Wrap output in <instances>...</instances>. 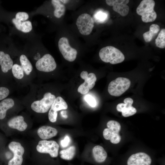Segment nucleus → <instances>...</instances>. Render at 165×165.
<instances>
[{
	"instance_id": "nucleus-1",
	"label": "nucleus",
	"mask_w": 165,
	"mask_h": 165,
	"mask_svg": "<svg viewBox=\"0 0 165 165\" xmlns=\"http://www.w3.org/2000/svg\"><path fill=\"white\" fill-rule=\"evenodd\" d=\"M101 60L105 63L116 64L123 62L125 57L119 49L112 46H108L101 49L99 52Z\"/></svg>"
},
{
	"instance_id": "nucleus-2",
	"label": "nucleus",
	"mask_w": 165,
	"mask_h": 165,
	"mask_svg": "<svg viewBox=\"0 0 165 165\" xmlns=\"http://www.w3.org/2000/svg\"><path fill=\"white\" fill-rule=\"evenodd\" d=\"M155 2L153 0H142L136 9L137 14L141 16L142 21L152 22L156 18L157 14L154 10Z\"/></svg>"
},
{
	"instance_id": "nucleus-3",
	"label": "nucleus",
	"mask_w": 165,
	"mask_h": 165,
	"mask_svg": "<svg viewBox=\"0 0 165 165\" xmlns=\"http://www.w3.org/2000/svg\"><path fill=\"white\" fill-rule=\"evenodd\" d=\"M131 84L128 79L119 77L111 82L108 87V91L111 95L118 97L125 92L129 88Z\"/></svg>"
},
{
	"instance_id": "nucleus-4",
	"label": "nucleus",
	"mask_w": 165,
	"mask_h": 165,
	"mask_svg": "<svg viewBox=\"0 0 165 165\" xmlns=\"http://www.w3.org/2000/svg\"><path fill=\"white\" fill-rule=\"evenodd\" d=\"M107 126L108 128H105L103 133L104 138L110 140L114 144L119 143L121 139L119 134L121 129L120 123L116 121L111 120L108 122Z\"/></svg>"
},
{
	"instance_id": "nucleus-5",
	"label": "nucleus",
	"mask_w": 165,
	"mask_h": 165,
	"mask_svg": "<svg viewBox=\"0 0 165 165\" xmlns=\"http://www.w3.org/2000/svg\"><path fill=\"white\" fill-rule=\"evenodd\" d=\"M56 98L55 96L51 93L46 92L41 100L33 102L31 105V108L37 113L46 112L50 108Z\"/></svg>"
},
{
	"instance_id": "nucleus-6",
	"label": "nucleus",
	"mask_w": 165,
	"mask_h": 165,
	"mask_svg": "<svg viewBox=\"0 0 165 165\" xmlns=\"http://www.w3.org/2000/svg\"><path fill=\"white\" fill-rule=\"evenodd\" d=\"M93 18L86 13L80 15L77 19L76 24L79 32L82 35H87L91 32L94 27Z\"/></svg>"
},
{
	"instance_id": "nucleus-7",
	"label": "nucleus",
	"mask_w": 165,
	"mask_h": 165,
	"mask_svg": "<svg viewBox=\"0 0 165 165\" xmlns=\"http://www.w3.org/2000/svg\"><path fill=\"white\" fill-rule=\"evenodd\" d=\"M59 146L54 141L41 140L39 141L36 146L37 151L41 153H48L52 158L58 156Z\"/></svg>"
},
{
	"instance_id": "nucleus-8",
	"label": "nucleus",
	"mask_w": 165,
	"mask_h": 165,
	"mask_svg": "<svg viewBox=\"0 0 165 165\" xmlns=\"http://www.w3.org/2000/svg\"><path fill=\"white\" fill-rule=\"evenodd\" d=\"M58 46L60 52L65 60L70 62L75 60L77 51L75 49L71 46L67 38H61L58 42Z\"/></svg>"
},
{
	"instance_id": "nucleus-9",
	"label": "nucleus",
	"mask_w": 165,
	"mask_h": 165,
	"mask_svg": "<svg viewBox=\"0 0 165 165\" xmlns=\"http://www.w3.org/2000/svg\"><path fill=\"white\" fill-rule=\"evenodd\" d=\"M8 148L13 153L14 156L8 162V165H21L24 152V147L19 142L12 141L9 144Z\"/></svg>"
},
{
	"instance_id": "nucleus-10",
	"label": "nucleus",
	"mask_w": 165,
	"mask_h": 165,
	"mask_svg": "<svg viewBox=\"0 0 165 165\" xmlns=\"http://www.w3.org/2000/svg\"><path fill=\"white\" fill-rule=\"evenodd\" d=\"M80 76L85 81L79 86L77 90L81 94H85L94 87L97 78L94 73H90L88 74V72L86 71L82 72Z\"/></svg>"
},
{
	"instance_id": "nucleus-11",
	"label": "nucleus",
	"mask_w": 165,
	"mask_h": 165,
	"mask_svg": "<svg viewBox=\"0 0 165 165\" xmlns=\"http://www.w3.org/2000/svg\"><path fill=\"white\" fill-rule=\"evenodd\" d=\"M35 66L38 70L47 72L54 71L57 64L53 57L50 54H46L38 60Z\"/></svg>"
},
{
	"instance_id": "nucleus-12",
	"label": "nucleus",
	"mask_w": 165,
	"mask_h": 165,
	"mask_svg": "<svg viewBox=\"0 0 165 165\" xmlns=\"http://www.w3.org/2000/svg\"><path fill=\"white\" fill-rule=\"evenodd\" d=\"M68 108L67 103L61 97H56L48 113V118L51 122L54 123L57 120V112Z\"/></svg>"
},
{
	"instance_id": "nucleus-13",
	"label": "nucleus",
	"mask_w": 165,
	"mask_h": 165,
	"mask_svg": "<svg viewBox=\"0 0 165 165\" xmlns=\"http://www.w3.org/2000/svg\"><path fill=\"white\" fill-rule=\"evenodd\" d=\"M105 2L108 5L113 6L114 11L121 16H125L128 13L129 8L127 4L129 2V0H106Z\"/></svg>"
},
{
	"instance_id": "nucleus-14",
	"label": "nucleus",
	"mask_w": 165,
	"mask_h": 165,
	"mask_svg": "<svg viewBox=\"0 0 165 165\" xmlns=\"http://www.w3.org/2000/svg\"><path fill=\"white\" fill-rule=\"evenodd\" d=\"M152 162L150 157L146 153L139 152L133 154L128 158L127 165H150Z\"/></svg>"
},
{
	"instance_id": "nucleus-15",
	"label": "nucleus",
	"mask_w": 165,
	"mask_h": 165,
	"mask_svg": "<svg viewBox=\"0 0 165 165\" xmlns=\"http://www.w3.org/2000/svg\"><path fill=\"white\" fill-rule=\"evenodd\" d=\"M7 125L9 127L20 131L25 130L28 127L24 117L21 116H16L11 118L7 122Z\"/></svg>"
},
{
	"instance_id": "nucleus-16",
	"label": "nucleus",
	"mask_w": 165,
	"mask_h": 165,
	"mask_svg": "<svg viewBox=\"0 0 165 165\" xmlns=\"http://www.w3.org/2000/svg\"><path fill=\"white\" fill-rule=\"evenodd\" d=\"M57 133V130L56 128L48 126L41 127L37 130L38 136L44 140L55 137Z\"/></svg>"
},
{
	"instance_id": "nucleus-17",
	"label": "nucleus",
	"mask_w": 165,
	"mask_h": 165,
	"mask_svg": "<svg viewBox=\"0 0 165 165\" xmlns=\"http://www.w3.org/2000/svg\"><path fill=\"white\" fill-rule=\"evenodd\" d=\"M93 157L94 161L98 163H101L105 160L107 154L103 148L100 145L95 146L92 149Z\"/></svg>"
},
{
	"instance_id": "nucleus-18",
	"label": "nucleus",
	"mask_w": 165,
	"mask_h": 165,
	"mask_svg": "<svg viewBox=\"0 0 165 165\" xmlns=\"http://www.w3.org/2000/svg\"><path fill=\"white\" fill-rule=\"evenodd\" d=\"M0 65L3 72L6 73L11 69L13 65V62L9 55L0 51Z\"/></svg>"
},
{
	"instance_id": "nucleus-19",
	"label": "nucleus",
	"mask_w": 165,
	"mask_h": 165,
	"mask_svg": "<svg viewBox=\"0 0 165 165\" xmlns=\"http://www.w3.org/2000/svg\"><path fill=\"white\" fill-rule=\"evenodd\" d=\"M14 102L12 98L5 99L0 102V120L4 119L7 112L14 105Z\"/></svg>"
},
{
	"instance_id": "nucleus-20",
	"label": "nucleus",
	"mask_w": 165,
	"mask_h": 165,
	"mask_svg": "<svg viewBox=\"0 0 165 165\" xmlns=\"http://www.w3.org/2000/svg\"><path fill=\"white\" fill-rule=\"evenodd\" d=\"M12 21L18 30L23 32H29L32 29L31 23L29 20L19 21L16 20L15 18H13L12 20Z\"/></svg>"
},
{
	"instance_id": "nucleus-21",
	"label": "nucleus",
	"mask_w": 165,
	"mask_h": 165,
	"mask_svg": "<svg viewBox=\"0 0 165 165\" xmlns=\"http://www.w3.org/2000/svg\"><path fill=\"white\" fill-rule=\"evenodd\" d=\"M51 3L54 8V16L57 18H60L65 13V7L60 0H52Z\"/></svg>"
},
{
	"instance_id": "nucleus-22",
	"label": "nucleus",
	"mask_w": 165,
	"mask_h": 165,
	"mask_svg": "<svg viewBox=\"0 0 165 165\" xmlns=\"http://www.w3.org/2000/svg\"><path fill=\"white\" fill-rule=\"evenodd\" d=\"M160 27L156 24H152L149 27V30L143 33V38L146 42H149L152 41L153 37L157 34L160 30Z\"/></svg>"
},
{
	"instance_id": "nucleus-23",
	"label": "nucleus",
	"mask_w": 165,
	"mask_h": 165,
	"mask_svg": "<svg viewBox=\"0 0 165 165\" xmlns=\"http://www.w3.org/2000/svg\"><path fill=\"white\" fill-rule=\"evenodd\" d=\"M75 152V147L71 146L66 149L62 150L60 151V157L65 160H71L74 157Z\"/></svg>"
},
{
	"instance_id": "nucleus-24",
	"label": "nucleus",
	"mask_w": 165,
	"mask_h": 165,
	"mask_svg": "<svg viewBox=\"0 0 165 165\" xmlns=\"http://www.w3.org/2000/svg\"><path fill=\"white\" fill-rule=\"evenodd\" d=\"M20 60L24 72L27 75H29L33 69L32 65L27 57L24 55H21Z\"/></svg>"
},
{
	"instance_id": "nucleus-25",
	"label": "nucleus",
	"mask_w": 165,
	"mask_h": 165,
	"mask_svg": "<svg viewBox=\"0 0 165 165\" xmlns=\"http://www.w3.org/2000/svg\"><path fill=\"white\" fill-rule=\"evenodd\" d=\"M94 20L96 23H102L106 21L108 17V14L105 11L98 10L94 14Z\"/></svg>"
},
{
	"instance_id": "nucleus-26",
	"label": "nucleus",
	"mask_w": 165,
	"mask_h": 165,
	"mask_svg": "<svg viewBox=\"0 0 165 165\" xmlns=\"http://www.w3.org/2000/svg\"><path fill=\"white\" fill-rule=\"evenodd\" d=\"M155 44L157 47L164 48L165 47V29L161 30L155 40Z\"/></svg>"
},
{
	"instance_id": "nucleus-27",
	"label": "nucleus",
	"mask_w": 165,
	"mask_h": 165,
	"mask_svg": "<svg viewBox=\"0 0 165 165\" xmlns=\"http://www.w3.org/2000/svg\"><path fill=\"white\" fill-rule=\"evenodd\" d=\"M12 69L13 74L15 78L20 79L23 78L24 71L20 65L15 64L13 65Z\"/></svg>"
},
{
	"instance_id": "nucleus-28",
	"label": "nucleus",
	"mask_w": 165,
	"mask_h": 165,
	"mask_svg": "<svg viewBox=\"0 0 165 165\" xmlns=\"http://www.w3.org/2000/svg\"><path fill=\"white\" fill-rule=\"evenodd\" d=\"M123 103H120L117 105L116 106L117 110L122 112L127 108L132 106L133 103V100L131 98L128 97L125 99Z\"/></svg>"
},
{
	"instance_id": "nucleus-29",
	"label": "nucleus",
	"mask_w": 165,
	"mask_h": 165,
	"mask_svg": "<svg viewBox=\"0 0 165 165\" xmlns=\"http://www.w3.org/2000/svg\"><path fill=\"white\" fill-rule=\"evenodd\" d=\"M137 112L136 109L131 106L122 112V116L124 117H128L135 114Z\"/></svg>"
},
{
	"instance_id": "nucleus-30",
	"label": "nucleus",
	"mask_w": 165,
	"mask_h": 165,
	"mask_svg": "<svg viewBox=\"0 0 165 165\" xmlns=\"http://www.w3.org/2000/svg\"><path fill=\"white\" fill-rule=\"evenodd\" d=\"M29 18L28 14L24 12H19L15 16V19L18 21H24Z\"/></svg>"
},
{
	"instance_id": "nucleus-31",
	"label": "nucleus",
	"mask_w": 165,
	"mask_h": 165,
	"mask_svg": "<svg viewBox=\"0 0 165 165\" xmlns=\"http://www.w3.org/2000/svg\"><path fill=\"white\" fill-rule=\"evenodd\" d=\"M85 100L88 105L91 107H95L96 105V102L94 97L90 95H86Z\"/></svg>"
},
{
	"instance_id": "nucleus-32",
	"label": "nucleus",
	"mask_w": 165,
	"mask_h": 165,
	"mask_svg": "<svg viewBox=\"0 0 165 165\" xmlns=\"http://www.w3.org/2000/svg\"><path fill=\"white\" fill-rule=\"evenodd\" d=\"M9 91L6 87H0V101L5 99L9 95Z\"/></svg>"
},
{
	"instance_id": "nucleus-33",
	"label": "nucleus",
	"mask_w": 165,
	"mask_h": 165,
	"mask_svg": "<svg viewBox=\"0 0 165 165\" xmlns=\"http://www.w3.org/2000/svg\"><path fill=\"white\" fill-rule=\"evenodd\" d=\"M70 139L68 135H66L64 137V139L61 141V145L63 148L67 147L69 144Z\"/></svg>"
},
{
	"instance_id": "nucleus-34",
	"label": "nucleus",
	"mask_w": 165,
	"mask_h": 165,
	"mask_svg": "<svg viewBox=\"0 0 165 165\" xmlns=\"http://www.w3.org/2000/svg\"><path fill=\"white\" fill-rule=\"evenodd\" d=\"M61 2H62L63 4H65L68 3L69 2V0H60Z\"/></svg>"
}]
</instances>
